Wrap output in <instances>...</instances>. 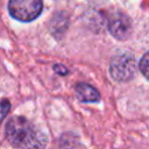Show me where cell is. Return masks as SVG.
I'll use <instances>...</instances> for the list:
<instances>
[{
	"label": "cell",
	"instance_id": "8992f818",
	"mask_svg": "<svg viewBox=\"0 0 149 149\" xmlns=\"http://www.w3.org/2000/svg\"><path fill=\"white\" fill-rule=\"evenodd\" d=\"M59 149H80V147L76 139L69 137V136H63Z\"/></svg>",
	"mask_w": 149,
	"mask_h": 149
},
{
	"label": "cell",
	"instance_id": "7a4b0ae2",
	"mask_svg": "<svg viewBox=\"0 0 149 149\" xmlns=\"http://www.w3.org/2000/svg\"><path fill=\"white\" fill-rule=\"evenodd\" d=\"M42 6V0H9L8 10L14 19L28 22L41 14Z\"/></svg>",
	"mask_w": 149,
	"mask_h": 149
},
{
	"label": "cell",
	"instance_id": "52a82bcc",
	"mask_svg": "<svg viewBox=\"0 0 149 149\" xmlns=\"http://www.w3.org/2000/svg\"><path fill=\"white\" fill-rule=\"evenodd\" d=\"M140 70L147 79H149V52H147L140 61Z\"/></svg>",
	"mask_w": 149,
	"mask_h": 149
},
{
	"label": "cell",
	"instance_id": "ba28073f",
	"mask_svg": "<svg viewBox=\"0 0 149 149\" xmlns=\"http://www.w3.org/2000/svg\"><path fill=\"white\" fill-rule=\"evenodd\" d=\"M9 107H10V105H9V102L7 100L0 101V123L2 122L3 118L7 115V113L9 111Z\"/></svg>",
	"mask_w": 149,
	"mask_h": 149
},
{
	"label": "cell",
	"instance_id": "277c9868",
	"mask_svg": "<svg viewBox=\"0 0 149 149\" xmlns=\"http://www.w3.org/2000/svg\"><path fill=\"white\" fill-rule=\"evenodd\" d=\"M108 28H109L111 34L114 37H116L119 40H125L130 34L132 26H130L129 19L125 14H122V13H114L109 17Z\"/></svg>",
	"mask_w": 149,
	"mask_h": 149
},
{
	"label": "cell",
	"instance_id": "9c48e42d",
	"mask_svg": "<svg viewBox=\"0 0 149 149\" xmlns=\"http://www.w3.org/2000/svg\"><path fill=\"white\" fill-rule=\"evenodd\" d=\"M55 70L56 71H58L59 73H62V74H64V73H66L68 71H66V69H62V68H59V65H56L55 66Z\"/></svg>",
	"mask_w": 149,
	"mask_h": 149
},
{
	"label": "cell",
	"instance_id": "3957f363",
	"mask_svg": "<svg viewBox=\"0 0 149 149\" xmlns=\"http://www.w3.org/2000/svg\"><path fill=\"white\" fill-rule=\"evenodd\" d=\"M136 70H137L136 62L134 57L128 54H123L114 57L109 66L112 77L118 81H127L132 79L136 73Z\"/></svg>",
	"mask_w": 149,
	"mask_h": 149
},
{
	"label": "cell",
	"instance_id": "6da1fadb",
	"mask_svg": "<svg viewBox=\"0 0 149 149\" xmlns=\"http://www.w3.org/2000/svg\"><path fill=\"white\" fill-rule=\"evenodd\" d=\"M6 136L16 149H43L45 136L22 116L12 118L6 125Z\"/></svg>",
	"mask_w": 149,
	"mask_h": 149
},
{
	"label": "cell",
	"instance_id": "5b68a950",
	"mask_svg": "<svg viewBox=\"0 0 149 149\" xmlns=\"http://www.w3.org/2000/svg\"><path fill=\"white\" fill-rule=\"evenodd\" d=\"M76 92H77V95L78 98L81 100V101H86V102H94V101H98L100 99V95H99V92L91 85L88 84H84V83H80L76 86Z\"/></svg>",
	"mask_w": 149,
	"mask_h": 149
}]
</instances>
